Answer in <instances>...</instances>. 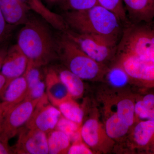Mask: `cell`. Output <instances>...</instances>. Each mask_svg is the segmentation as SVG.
<instances>
[{
	"label": "cell",
	"mask_w": 154,
	"mask_h": 154,
	"mask_svg": "<svg viewBox=\"0 0 154 154\" xmlns=\"http://www.w3.org/2000/svg\"><path fill=\"white\" fill-rule=\"evenodd\" d=\"M46 94L39 101L25 126L49 133L55 129L62 114L58 108L48 103Z\"/></svg>",
	"instance_id": "8"
},
{
	"label": "cell",
	"mask_w": 154,
	"mask_h": 154,
	"mask_svg": "<svg viewBox=\"0 0 154 154\" xmlns=\"http://www.w3.org/2000/svg\"><path fill=\"white\" fill-rule=\"evenodd\" d=\"M58 57L65 67L83 80L102 79L107 69L88 56L63 33L57 39Z\"/></svg>",
	"instance_id": "3"
},
{
	"label": "cell",
	"mask_w": 154,
	"mask_h": 154,
	"mask_svg": "<svg viewBox=\"0 0 154 154\" xmlns=\"http://www.w3.org/2000/svg\"><path fill=\"white\" fill-rule=\"evenodd\" d=\"M41 67L27 69L25 75L28 85V91L25 99L36 100L41 99L46 94L45 74Z\"/></svg>",
	"instance_id": "15"
},
{
	"label": "cell",
	"mask_w": 154,
	"mask_h": 154,
	"mask_svg": "<svg viewBox=\"0 0 154 154\" xmlns=\"http://www.w3.org/2000/svg\"><path fill=\"white\" fill-rule=\"evenodd\" d=\"M105 75L110 85L115 88L124 87L130 80L123 68L117 63L111 68L107 69Z\"/></svg>",
	"instance_id": "23"
},
{
	"label": "cell",
	"mask_w": 154,
	"mask_h": 154,
	"mask_svg": "<svg viewBox=\"0 0 154 154\" xmlns=\"http://www.w3.org/2000/svg\"><path fill=\"white\" fill-rule=\"evenodd\" d=\"M44 74L45 93L51 104L57 107L62 102L72 98L56 69H46Z\"/></svg>",
	"instance_id": "12"
},
{
	"label": "cell",
	"mask_w": 154,
	"mask_h": 154,
	"mask_svg": "<svg viewBox=\"0 0 154 154\" xmlns=\"http://www.w3.org/2000/svg\"><path fill=\"white\" fill-rule=\"evenodd\" d=\"M63 32L88 56L99 63L106 65L115 57L120 38L80 33L69 28Z\"/></svg>",
	"instance_id": "5"
},
{
	"label": "cell",
	"mask_w": 154,
	"mask_h": 154,
	"mask_svg": "<svg viewBox=\"0 0 154 154\" xmlns=\"http://www.w3.org/2000/svg\"><path fill=\"white\" fill-rule=\"evenodd\" d=\"M118 117L130 127L136 122L135 114V103L129 99H121L116 105V113Z\"/></svg>",
	"instance_id": "22"
},
{
	"label": "cell",
	"mask_w": 154,
	"mask_h": 154,
	"mask_svg": "<svg viewBox=\"0 0 154 154\" xmlns=\"http://www.w3.org/2000/svg\"><path fill=\"white\" fill-rule=\"evenodd\" d=\"M64 0H60V4H59V5H60L61 4L62 2H63Z\"/></svg>",
	"instance_id": "36"
},
{
	"label": "cell",
	"mask_w": 154,
	"mask_h": 154,
	"mask_svg": "<svg viewBox=\"0 0 154 154\" xmlns=\"http://www.w3.org/2000/svg\"><path fill=\"white\" fill-rule=\"evenodd\" d=\"M57 108L65 118L81 125L84 119V111L72 98L62 102Z\"/></svg>",
	"instance_id": "21"
},
{
	"label": "cell",
	"mask_w": 154,
	"mask_h": 154,
	"mask_svg": "<svg viewBox=\"0 0 154 154\" xmlns=\"http://www.w3.org/2000/svg\"><path fill=\"white\" fill-rule=\"evenodd\" d=\"M8 50L5 48L0 47V72H1L5 58L7 55Z\"/></svg>",
	"instance_id": "32"
},
{
	"label": "cell",
	"mask_w": 154,
	"mask_h": 154,
	"mask_svg": "<svg viewBox=\"0 0 154 154\" xmlns=\"http://www.w3.org/2000/svg\"><path fill=\"white\" fill-rule=\"evenodd\" d=\"M48 154H66L71 146L70 140L65 133L54 129L47 134Z\"/></svg>",
	"instance_id": "19"
},
{
	"label": "cell",
	"mask_w": 154,
	"mask_h": 154,
	"mask_svg": "<svg viewBox=\"0 0 154 154\" xmlns=\"http://www.w3.org/2000/svg\"><path fill=\"white\" fill-rule=\"evenodd\" d=\"M82 141L91 149H96L103 140V129L96 118L86 120L80 130Z\"/></svg>",
	"instance_id": "17"
},
{
	"label": "cell",
	"mask_w": 154,
	"mask_h": 154,
	"mask_svg": "<svg viewBox=\"0 0 154 154\" xmlns=\"http://www.w3.org/2000/svg\"><path fill=\"white\" fill-rule=\"evenodd\" d=\"M18 134L17 144L13 148L14 154H48L47 134L25 126Z\"/></svg>",
	"instance_id": "9"
},
{
	"label": "cell",
	"mask_w": 154,
	"mask_h": 154,
	"mask_svg": "<svg viewBox=\"0 0 154 154\" xmlns=\"http://www.w3.org/2000/svg\"><path fill=\"white\" fill-rule=\"evenodd\" d=\"M149 152H151V153L154 154V143L152 144V145L149 148L147 151Z\"/></svg>",
	"instance_id": "34"
},
{
	"label": "cell",
	"mask_w": 154,
	"mask_h": 154,
	"mask_svg": "<svg viewBox=\"0 0 154 154\" xmlns=\"http://www.w3.org/2000/svg\"><path fill=\"white\" fill-rule=\"evenodd\" d=\"M116 57L130 80L146 88H154V63L126 54L116 53Z\"/></svg>",
	"instance_id": "7"
},
{
	"label": "cell",
	"mask_w": 154,
	"mask_h": 154,
	"mask_svg": "<svg viewBox=\"0 0 154 154\" xmlns=\"http://www.w3.org/2000/svg\"><path fill=\"white\" fill-rule=\"evenodd\" d=\"M0 10L8 25H24L29 19V8L20 0H0Z\"/></svg>",
	"instance_id": "13"
},
{
	"label": "cell",
	"mask_w": 154,
	"mask_h": 154,
	"mask_svg": "<svg viewBox=\"0 0 154 154\" xmlns=\"http://www.w3.org/2000/svg\"><path fill=\"white\" fill-rule=\"evenodd\" d=\"M3 117V115L2 113L0 111V124H1V122H2V119Z\"/></svg>",
	"instance_id": "35"
},
{
	"label": "cell",
	"mask_w": 154,
	"mask_h": 154,
	"mask_svg": "<svg viewBox=\"0 0 154 154\" xmlns=\"http://www.w3.org/2000/svg\"><path fill=\"white\" fill-rule=\"evenodd\" d=\"M55 129L60 130L67 135L72 143L82 141L80 125L65 118L62 115L59 120Z\"/></svg>",
	"instance_id": "24"
},
{
	"label": "cell",
	"mask_w": 154,
	"mask_h": 154,
	"mask_svg": "<svg viewBox=\"0 0 154 154\" xmlns=\"http://www.w3.org/2000/svg\"><path fill=\"white\" fill-rule=\"evenodd\" d=\"M98 4L97 0H64L60 6L65 11H78L87 10Z\"/></svg>",
	"instance_id": "26"
},
{
	"label": "cell",
	"mask_w": 154,
	"mask_h": 154,
	"mask_svg": "<svg viewBox=\"0 0 154 154\" xmlns=\"http://www.w3.org/2000/svg\"><path fill=\"white\" fill-rule=\"evenodd\" d=\"M135 146L147 151L154 143V120L138 121L132 131Z\"/></svg>",
	"instance_id": "16"
},
{
	"label": "cell",
	"mask_w": 154,
	"mask_h": 154,
	"mask_svg": "<svg viewBox=\"0 0 154 154\" xmlns=\"http://www.w3.org/2000/svg\"><path fill=\"white\" fill-rule=\"evenodd\" d=\"M17 44L28 59L27 69L45 66L58 57L57 39L48 25L36 18H29L24 25Z\"/></svg>",
	"instance_id": "1"
},
{
	"label": "cell",
	"mask_w": 154,
	"mask_h": 154,
	"mask_svg": "<svg viewBox=\"0 0 154 154\" xmlns=\"http://www.w3.org/2000/svg\"><path fill=\"white\" fill-rule=\"evenodd\" d=\"M135 114L136 121L154 120V108L146 107L140 99L135 103Z\"/></svg>",
	"instance_id": "27"
},
{
	"label": "cell",
	"mask_w": 154,
	"mask_h": 154,
	"mask_svg": "<svg viewBox=\"0 0 154 154\" xmlns=\"http://www.w3.org/2000/svg\"><path fill=\"white\" fill-rule=\"evenodd\" d=\"M28 65V59L17 44L8 50L1 71L7 79V87L12 80L25 74Z\"/></svg>",
	"instance_id": "10"
},
{
	"label": "cell",
	"mask_w": 154,
	"mask_h": 154,
	"mask_svg": "<svg viewBox=\"0 0 154 154\" xmlns=\"http://www.w3.org/2000/svg\"><path fill=\"white\" fill-rule=\"evenodd\" d=\"M130 127L122 120L116 113L106 120L105 131L107 137L111 139H119L124 137L130 131Z\"/></svg>",
	"instance_id": "20"
},
{
	"label": "cell",
	"mask_w": 154,
	"mask_h": 154,
	"mask_svg": "<svg viewBox=\"0 0 154 154\" xmlns=\"http://www.w3.org/2000/svg\"><path fill=\"white\" fill-rule=\"evenodd\" d=\"M133 23H150L154 19V0H122Z\"/></svg>",
	"instance_id": "14"
},
{
	"label": "cell",
	"mask_w": 154,
	"mask_h": 154,
	"mask_svg": "<svg viewBox=\"0 0 154 154\" xmlns=\"http://www.w3.org/2000/svg\"><path fill=\"white\" fill-rule=\"evenodd\" d=\"M41 99H25L11 108L3 116L0 124V136L9 140L27 124Z\"/></svg>",
	"instance_id": "6"
},
{
	"label": "cell",
	"mask_w": 154,
	"mask_h": 154,
	"mask_svg": "<svg viewBox=\"0 0 154 154\" xmlns=\"http://www.w3.org/2000/svg\"><path fill=\"white\" fill-rule=\"evenodd\" d=\"M13 28L6 22L0 10V47L8 38Z\"/></svg>",
	"instance_id": "29"
},
{
	"label": "cell",
	"mask_w": 154,
	"mask_h": 154,
	"mask_svg": "<svg viewBox=\"0 0 154 154\" xmlns=\"http://www.w3.org/2000/svg\"><path fill=\"white\" fill-rule=\"evenodd\" d=\"M56 70L72 98L74 99L81 98L85 91L83 80L65 67L56 69Z\"/></svg>",
	"instance_id": "18"
},
{
	"label": "cell",
	"mask_w": 154,
	"mask_h": 154,
	"mask_svg": "<svg viewBox=\"0 0 154 154\" xmlns=\"http://www.w3.org/2000/svg\"><path fill=\"white\" fill-rule=\"evenodd\" d=\"M61 16L69 29L77 33L121 37V21L99 4L82 11H65Z\"/></svg>",
	"instance_id": "2"
},
{
	"label": "cell",
	"mask_w": 154,
	"mask_h": 154,
	"mask_svg": "<svg viewBox=\"0 0 154 154\" xmlns=\"http://www.w3.org/2000/svg\"><path fill=\"white\" fill-rule=\"evenodd\" d=\"M46 2L50 5H59L60 0H45Z\"/></svg>",
	"instance_id": "33"
},
{
	"label": "cell",
	"mask_w": 154,
	"mask_h": 154,
	"mask_svg": "<svg viewBox=\"0 0 154 154\" xmlns=\"http://www.w3.org/2000/svg\"><path fill=\"white\" fill-rule=\"evenodd\" d=\"M8 141L0 136V154H14L13 148L9 145Z\"/></svg>",
	"instance_id": "30"
},
{
	"label": "cell",
	"mask_w": 154,
	"mask_h": 154,
	"mask_svg": "<svg viewBox=\"0 0 154 154\" xmlns=\"http://www.w3.org/2000/svg\"><path fill=\"white\" fill-rule=\"evenodd\" d=\"M7 82L6 77L0 72V99L7 87Z\"/></svg>",
	"instance_id": "31"
},
{
	"label": "cell",
	"mask_w": 154,
	"mask_h": 154,
	"mask_svg": "<svg viewBox=\"0 0 154 154\" xmlns=\"http://www.w3.org/2000/svg\"><path fill=\"white\" fill-rule=\"evenodd\" d=\"M99 5L113 12L122 22L126 20V13L122 0H97Z\"/></svg>",
	"instance_id": "25"
},
{
	"label": "cell",
	"mask_w": 154,
	"mask_h": 154,
	"mask_svg": "<svg viewBox=\"0 0 154 154\" xmlns=\"http://www.w3.org/2000/svg\"><path fill=\"white\" fill-rule=\"evenodd\" d=\"M92 150L82 141L72 144L67 151L68 154H92Z\"/></svg>",
	"instance_id": "28"
},
{
	"label": "cell",
	"mask_w": 154,
	"mask_h": 154,
	"mask_svg": "<svg viewBox=\"0 0 154 154\" xmlns=\"http://www.w3.org/2000/svg\"><path fill=\"white\" fill-rule=\"evenodd\" d=\"M28 91L25 75L12 80L3 92L0 102V111L3 116L11 108L25 100Z\"/></svg>",
	"instance_id": "11"
},
{
	"label": "cell",
	"mask_w": 154,
	"mask_h": 154,
	"mask_svg": "<svg viewBox=\"0 0 154 154\" xmlns=\"http://www.w3.org/2000/svg\"><path fill=\"white\" fill-rule=\"evenodd\" d=\"M131 23L122 30L117 52L136 57L154 64V25Z\"/></svg>",
	"instance_id": "4"
}]
</instances>
